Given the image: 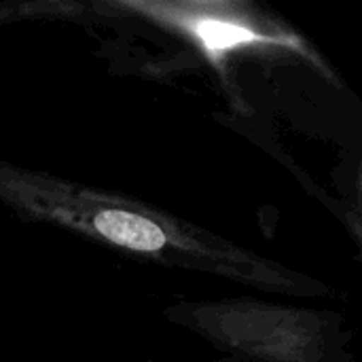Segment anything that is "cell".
<instances>
[{
	"instance_id": "obj_1",
	"label": "cell",
	"mask_w": 362,
	"mask_h": 362,
	"mask_svg": "<svg viewBox=\"0 0 362 362\" xmlns=\"http://www.w3.org/2000/svg\"><path fill=\"white\" fill-rule=\"evenodd\" d=\"M93 227L110 242L132 248V250H144L155 252L165 246L168 238L161 227H157L153 221L123 212V210H104L93 216Z\"/></svg>"
},
{
	"instance_id": "obj_2",
	"label": "cell",
	"mask_w": 362,
	"mask_h": 362,
	"mask_svg": "<svg viewBox=\"0 0 362 362\" xmlns=\"http://www.w3.org/2000/svg\"><path fill=\"white\" fill-rule=\"evenodd\" d=\"M195 34L204 40V45L210 51H225L229 47L242 45V42H252L259 40L261 34L229 23V21H214V19H202L195 23Z\"/></svg>"
}]
</instances>
